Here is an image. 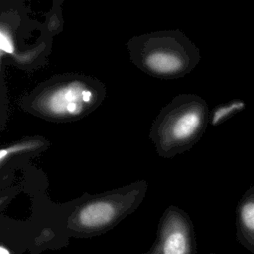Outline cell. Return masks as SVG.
Segmentation results:
<instances>
[{
    "label": "cell",
    "mask_w": 254,
    "mask_h": 254,
    "mask_svg": "<svg viewBox=\"0 0 254 254\" xmlns=\"http://www.w3.org/2000/svg\"><path fill=\"white\" fill-rule=\"evenodd\" d=\"M146 191L147 183L141 180L99 194H85L60 219L51 249L64 247L70 237L90 238L108 232L138 208Z\"/></svg>",
    "instance_id": "cell-1"
},
{
    "label": "cell",
    "mask_w": 254,
    "mask_h": 254,
    "mask_svg": "<svg viewBox=\"0 0 254 254\" xmlns=\"http://www.w3.org/2000/svg\"><path fill=\"white\" fill-rule=\"evenodd\" d=\"M132 63L159 79H178L193 70L199 49L181 31L165 30L132 37L127 43Z\"/></svg>",
    "instance_id": "cell-3"
},
{
    "label": "cell",
    "mask_w": 254,
    "mask_h": 254,
    "mask_svg": "<svg viewBox=\"0 0 254 254\" xmlns=\"http://www.w3.org/2000/svg\"><path fill=\"white\" fill-rule=\"evenodd\" d=\"M105 85L80 73L54 75L24 95L21 108L47 121L65 123L82 119L104 100Z\"/></svg>",
    "instance_id": "cell-2"
},
{
    "label": "cell",
    "mask_w": 254,
    "mask_h": 254,
    "mask_svg": "<svg viewBox=\"0 0 254 254\" xmlns=\"http://www.w3.org/2000/svg\"><path fill=\"white\" fill-rule=\"evenodd\" d=\"M246 107L245 101L241 99H234L227 103L217 105L211 112H210V124L212 126L219 125L235 115L243 111Z\"/></svg>",
    "instance_id": "cell-8"
},
{
    "label": "cell",
    "mask_w": 254,
    "mask_h": 254,
    "mask_svg": "<svg viewBox=\"0 0 254 254\" xmlns=\"http://www.w3.org/2000/svg\"><path fill=\"white\" fill-rule=\"evenodd\" d=\"M143 254H197L193 223L190 216L175 205L162 214L152 247Z\"/></svg>",
    "instance_id": "cell-5"
},
{
    "label": "cell",
    "mask_w": 254,
    "mask_h": 254,
    "mask_svg": "<svg viewBox=\"0 0 254 254\" xmlns=\"http://www.w3.org/2000/svg\"><path fill=\"white\" fill-rule=\"evenodd\" d=\"M210 120L206 101L196 94H179L165 105L150 129L157 153L171 158L190 149L204 134Z\"/></svg>",
    "instance_id": "cell-4"
},
{
    "label": "cell",
    "mask_w": 254,
    "mask_h": 254,
    "mask_svg": "<svg viewBox=\"0 0 254 254\" xmlns=\"http://www.w3.org/2000/svg\"><path fill=\"white\" fill-rule=\"evenodd\" d=\"M236 239L254 254V185L239 199L236 206Z\"/></svg>",
    "instance_id": "cell-6"
},
{
    "label": "cell",
    "mask_w": 254,
    "mask_h": 254,
    "mask_svg": "<svg viewBox=\"0 0 254 254\" xmlns=\"http://www.w3.org/2000/svg\"><path fill=\"white\" fill-rule=\"evenodd\" d=\"M49 141L40 136L35 137H26L20 141H17L6 148L1 150L0 159L3 164L4 161L12 159L14 156H20L31 153H38L42 150H45L49 146Z\"/></svg>",
    "instance_id": "cell-7"
},
{
    "label": "cell",
    "mask_w": 254,
    "mask_h": 254,
    "mask_svg": "<svg viewBox=\"0 0 254 254\" xmlns=\"http://www.w3.org/2000/svg\"><path fill=\"white\" fill-rule=\"evenodd\" d=\"M208 254H217V253H208Z\"/></svg>",
    "instance_id": "cell-9"
}]
</instances>
